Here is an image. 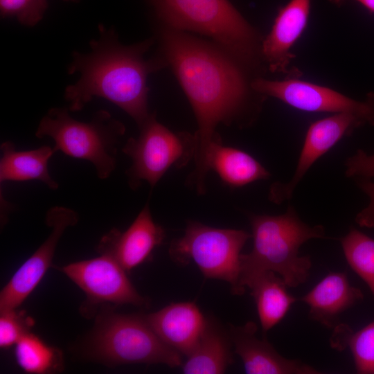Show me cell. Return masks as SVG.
<instances>
[{
  "mask_svg": "<svg viewBox=\"0 0 374 374\" xmlns=\"http://www.w3.org/2000/svg\"><path fill=\"white\" fill-rule=\"evenodd\" d=\"M159 58L171 68L197 123L194 168L186 183L197 195L206 192L207 157L220 139V124L244 127L259 109L253 103L241 65L217 44L164 25L159 30Z\"/></svg>",
  "mask_w": 374,
  "mask_h": 374,
  "instance_id": "1",
  "label": "cell"
},
{
  "mask_svg": "<svg viewBox=\"0 0 374 374\" xmlns=\"http://www.w3.org/2000/svg\"><path fill=\"white\" fill-rule=\"evenodd\" d=\"M100 37L90 42L88 53L74 52L68 68L80 78L64 91L71 112L82 110L93 98H105L125 112L141 126L150 117L148 76L165 66L160 58L146 60L152 39L124 46L114 31L99 26Z\"/></svg>",
  "mask_w": 374,
  "mask_h": 374,
  "instance_id": "2",
  "label": "cell"
},
{
  "mask_svg": "<svg viewBox=\"0 0 374 374\" xmlns=\"http://www.w3.org/2000/svg\"><path fill=\"white\" fill-rule=\"evenodd\" d=\"M253 247L240 255V285L245 290L255 276L271 271L278 274L287 287L304 283L310 274L312 261L309 256H299L300 247L311 239L326 238L322 225L310 226L289 204L283 214H251Z\"/></svg>",
  "mask_w": 374,
  "mask_h": 374,
  "instance_id": "3",
  "label": "cell"
},
{
  "mask_svg": "<svg viewBox=\"0 0 374 374\" xmlns=\"http://www.w3.org/2000/svg\"><path fill=\"white\" fill-rule=\"evenodd\" d=\"M164 25L210 37L241 66L255 60L258 37L229 0H152Z\"/></svg>",
  "mask_w": 374,
  "mask_h": 374,
  "instance_id": "4",
  "label": "cell"
},
{
  "mask_svg": "<svg viewBox=\"0 0 374 374\" xmlns=\"http://www.w3.org/2000/svg\"><path fill=\"white\" fill-rule=\"evenodd\" d=\"M101 309L87 340V354L90 357L109 366L182 365L181 354L158 337L144 315L118 314L111 306Z\"/></svg>",
  "mask_w": 374,
  "mask_h": 374,
  "instance_id": "5",
  "label": "cell"
},
{
  "mask_svg": "<svg viewBox=\"0 0 374 374\" xmlns=\"http://www.w3.org/2000/svg\"><path fill=\"white\" fill-rule=\"evenodd\" d=\"M69 112L66 107L49 109L39 123L36 137L51 138L56 152L89 161L100 179H107L116 167L117 146L125 125L105 110L96 112L89 122L74 119Z\"/></svg>",
  "mask_w": 374,
  "mask_h": 374,
  "instance_id": "6",
  "label": "cell"
},
{
  "mask_svg": "<svg viewBox=\"0 0 374 374\" xmlns=\"http://www.w3.org/2000/svg\"><path fill=\"white\" fill-rule=\"evenodd\" d=\"M251 238V234L244 230L188 221L184 234L171 242L169 254L179 263L195 262L205 278L224 280L230 284L233 294H243L240 252Z\"/></svg>",
  "mask_w": 374,
  "mask_h": 374,
  "instance_id": "7",
  "label": "cell"
},
{
  "mask_svg": "<svg viewBox=\"0 0 374 374\" xmlns=\"http://www.w3.org/2000/svg\"><path fill=\"white\" fill-rule=\"evenodd\" d=\"M139 129V136L130 138L122 148L132 159L125 172L130 188L137 189L142 181H147L152 188L170 168H181L193 161L194 134L171 131L153 114Z\"/></svg>",
  "mask_w": 374,
  "mask_h": 374,
  "instance_id": "8",
  "label": "cell"
},
{
  "mask_svg": "<svg viewBox=\"0 0 374 374\" xmlns=\"http://www.w3.org/2000/svg\"><path fill=\"white\" fill-rule=\"evenodd\" d=\"M86 294L82 305L85 317L91 315L93 308L107 303L114 305H147V300L136 291L125 269L112 257L105 254L67 265L57 267Z\"/></svg>",
  "mask_w": 374,
  "mask_h": 374,
  "instance_id": "9",
  "label": "cell"
},
{
  "mask_svg": "<svg viewBox=\"0 0 374 374\" xmlns=\"http://www.w3.org/2000/svg\"><path fill=\"white\" fill-rule=\"evenodd\" d=\"M251 87L260 94L277 98L299 110L351 113L362 118L366 125L374 126V93L359 101L330 88L296 79L278 81L257 78Z\"/></svg>",
  "mask_w": 374,
  "mask_h": 374,
  "instance_id": "10",
  "label": "cell"
},
{
  "mask_svg": "<svg viewBox=\"0 0 374 374\" xmlns=\"http://www.w3.org/2000/svg\"><path fill=\"white\" fill-rule=\"evenodd\" d=\"M78 214L64 206H53L46 215L51 229L45 241L16 271L0 292V313L17 308L32 293L44 277L65 230L75 225Z\"/></svg>",
  "mask_w": 374,
  "mask_h": 374,
  "instance_id": "11",
  "label": "cell"
},
{
  "mask_svg": "<svg viewBox=\"0 0 374 374\" xmlns=\"http://www.w3.org/2000/svg\"><path fill=\"white\" fill-rule=\"evenodd\" d=\"M366 125L359 116L347 112L337 113L312 123L305 135L295 171L287 182L274 183L269 198L275 204L290 200L313 164L340 140L357 128Z\"/></svg>",
  "mask_w": 374,
  "mask_h": 374,
  "instance_id": "12",
  "label": "cell"
},
{
  "mask_svg": "<svg viewBox=\"0 0 374 374\" xmlns=\"http://www.w3.org/2000/svg\"><path fill=\"white\" fill-rule=\"evenodd\" d=\"M164 238L165 231L154 221L147 203L125 231L107 233L97 251L114 258L127 272L146 261Z\"/></svg>",
  "mask_w": 374,
  "mask_h": 374,
  "instance_id": "13",
  "label": "cell"
},
{
  "mask_svg": "<svg viewBox=\"0 0 374 374\" xmlns=\"http://www.w3.org/2000/svg\"><path fill=\"white\" fill-rule=\"evenodd\" d=\"M257 325H230L228 332L234 352L241 358L248 374H317L321 372L298 359L279 354L266 339L256 336Z\"/></svg>",
  "mask_w": 374,
  "mask_h": 374,
  "instance_id": "14",
  "label": "cell"
},
{
  "mask_svg": "<svg viewBox=\"0 0 374 374\" xmlns=\"http://www.w3.org/2000/svg\"><path fill=\"white\" fill-rule=\"evenodd\" d=\"M144 317L165 344L186 357L197 344L206 322L193 302L170 303Z\"/></svg>",
  "mask_w": 374,
  "mask_h": 374,
  "instance_id": "15",
  "label": "cell"
},
{
  "mask_svg": "<svg viewBox=\"0 0 374 374\" xmlns=\"http://www.w3.org/2000/svg\"><path fill=\"white\" fill-rule=\"evenodd\" d=\"M364 299L360 289L352 286L346 272L328 273L299 300L309 306L310 319L333 329L339 316Z\"/></svg>",
  "mask_w": 374,
  "mask_h": 374,
  "instance_id": "16",
  "label": "cell"
},
{
  "mask_svg": "<svg viewBox=\"0 0 374 374\" xmlns=\"http://www.w3.org/2000/svg\"><path fill=\"white\" fill-rule=\"evenodd\" d=\"M311 1L290 0L280 10L261 48L271 71L287 73L293 57L290 51L306 26Z\"/></svg>",
  "mask_w": 374,
  "mask_h": 374,
  "instance_id": "17",
  "label": "cell"
},
{
  "mask_svg": "<svg viewBox=\"0 0 374 374\" xmlns=\"http://www.w3.org/2000/svg\"><path fill=\"white\" fill-rule=\"evenodd\" d=\"M233 345L228 332L213 317H207L204 330L193 352L182 364L186 374L224 373L233 364Z\"/></svg>",
  "mask_w": 374,
  "mask_h": 374,
  "instance_id": "18",
  "label": "cell"
},
{
  "mask_svg": "<svg viewBox=\"0 0 374 374\" xmlns=\"http://www.w3.org/2000/svg\"><path fill=\"white\" fill-rule=\"evenodd\" d=\"M0 184L6 181L39 180L51 190L59 187L48 170V161L56 152L54 147L44 145L38 148L17 151L14 143L1 144Z\"/></svg>",
  "mask_w": 374,
  "mask_h": 374,
  "instance_id": "19",
  "label": "cell"
},
{
  "mask_svg": "<svg viewBox=\"0 0 374 374\" xmlns=\"http://www.w3.org/2000/svg\"><path fill=\"white\" fill-rule=\"evenodd\" d=\"M207 170L217 174L221 180L231 188H240L271 177L269 171L249 153L214 141L207 157Z\"/></svg>",
  "mask_w": 374,
  "mask_h": 374,
  "instance_id": "20",
  "label": "cell"
},
{
  "mask_svg": "<svg viewBox=\"0 0 374 374\" xmlns=\"http://www.w3.org/2000/svg\"><path fill=\"white\" fill-rule=\"evenodd\" d=\"M246 287L251 290L264 332L277 325L299 300L287 292L283 279L271 271L255 276Z\"/></svg>",
  "mask_w": 374,
  "mask_h": 374,
  "instance_id": "21",
  "label": "cell"
},
{
  "mask_svg": "<svg viewBox=\"0 0 374 374\" xmlns=\"http://www.w3.org/2000/svg\"><path fill=\"white\" fill-rule=\"evenodd\" d=\"M330 344L339 351L349 348L357 373L374 374V321L357 331L339 323L333 328Z\"/></svg>",
  "mask_w": 374,
  "mask_h": 374,
  "instance_id": "22",
  "label": "cell"
},
{
  "mask_svg": "<svg viewBox=\"0 0 374 374\" xmlns=\"http://www.w3.org/2000/svg\"><path fill=\"white\" fill-rule=\"evenodd\" d=\"M15 355L18 365L28 373H57L64 369L62 351L31 332L15 344Z\"/></svg>",
  "mask_w": 374,
  "mask_h": 374,
  "instance_id": "23",
  "label": "cell"
},
{
  "mask_svg": "<svg viewBox=\"0 0 374 374\" xmlns=\"http://www.w3.org/2000/svg\"><path fill=\"white\" fill-rule=\"evenodd\" d=\"M346 261L374 296V239L355 228L340 239Z\"/></svg>",
  "mask_w": 374,
  "mask_h": 374,
  "instance_id": "24",
  "label": "cell"
},
{
  "mask_svg": "<svg viewBox=\"0 0 374 374\" xmlns=\"http://www.w3.org/2000/svg\"><path fill=\"white\" fill-rule=\"evenodd\" d=\"M47 8V0H0L1 17H15L26 26L37 24Z\"/></svg>",
  "mask_w": 374,
  "mask_h": 374,
  "instance_id": "25",
  "label": "cell"
},
{
  "mask_svg": "<svg viewBox=\"0 0 374 374\" xmlns=\"http://www.w3.org/2000/svg\"><path fill=\"white\" fill-rule=\"evenodd\" d=\"M33 319L24 311L16 309L1 312L0 346L7 348L15 345L25 335L30 332Z\"/></svg>",
  "mask_w": 374,
  "mask_h": 374,
  "instance_id": "26",
  "label": "cell"
},
{
  "mask_svg": "<svg viewBox=\"0 0 374 374\" xmlns=\"http://www.w3.org/2000/svg\"><path fill=\"white\" fill-rule=\"evenodd\" d=\"M345 175L355 180L374 178V154H369L362 149L357 150L345 161Z\"/></svg>",
  "mask_w": 374,
  "mask_h": 374,
  "instance_id": "27",
  "label": "cell"
},
{
  "mask_svg": "<svg viewBox=\"0 0 374 374\" xmlns=\"http://www.w3.org/2000/svg\"><path fill=\"white\" fill-rule=\"evenodd\" d=\"M355 181L368 198L367 206L356 215L355 222L362 227L374 228V181L371 179H357Z\"/></svg>",
  "mask_w": 374,
  "mask_h": 374,
  "instance_id": "28",
  "label": "cell"
},
{
  "mask_svg": "<svg viewBox=\"0 0 374 374\" xmlns=\"http://www.w3.org/2000/svg\"><path fill=\"white\" fill-rule=\"evenodd\" d=\"M334 3H339L344 0H330ZM364 6L371 12H374V0H356Z\"/></svg>",
  "mask_w": 374,
  "mask_h": 374,
  "instance_id": "29",
  "label": "cell"
},
{
  "mask_svg": "<svg viewBox=\"0 0 374 374\" xmlns=\"http://www.w3.org/2000/svg\"><path fill=\"white\" fill-rule=\"evenodd\" d=\"M64 1H71V2H76V1H79V0H64Z\"/></svg>",
  "mask_w": 374,
  "mask_h": 374,
  "instance_id": "30",
  "label": "cell"
}]
</instances>
